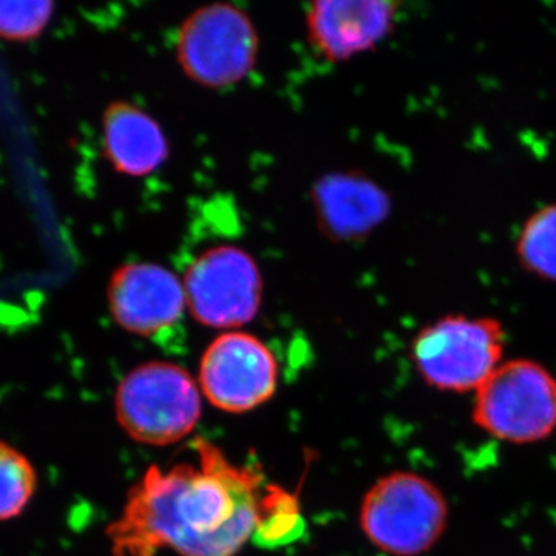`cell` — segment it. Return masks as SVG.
<instances>
[{
	"instance_id": "4fadbf2b",
	"label": "cell",
	"mask_w": 556,
	"mask_h": 556,
	"mask_svg": "<svg viewBox=\"0 0 556 556\" xmlns=\"http://www.w3.org/2000/svg\"><path fill=\"white\" fill-rule=\"evenodd\" d=\"M35 464L16 445L0 439V522L24 515L38 490Z\"/></svg>"
},
{
	"instance_id": "5bb4252c",
	"label": "cell",
	"mask_w": 556,
	"mask_h": 556,
	"mask_svg": "<svg viewBox=\"0 0 556 556\" xmlns=\"http://www.w3.org/2000/svg\"><path fill=\"white\" fill-rule=\"evenodd\" d=\"M519 265L541 280L556 281V203L526 219L517 241Z\"/></svg>"
},
{
	"instance_id": "9a60e30c",
	"label": "cell",
	"mask_w": 556,
	"mask_h": 556,
	"mask_svg": "<svg viewBox=\"0 0 556 556\" xmlns=\"http://www.w3.org/2000/svg\"><path fill=\"white\" fill-rule=\"evenodd\" d=\"M54 16L49 0H0V39L28 42L47 30Z\"/></svg>"
},
{
	"instance_id": "7a4b0ae2",
	"label": "cell",
	"mask_w": 556,
	"mask_h": 556,
	"mask_svg": "<svg viewBox=\"0 0 556 556\" xmlns=\"http://www.w3.org/2000/svg\"><path fill=\"white\" fill-rule=\"evenodd\" d=\"M448 521L444 490L412 470H394L379 478L358 510L362 533L390 556L427 555L441 543Z\"/></svg>"
},
{
	"instance_id": "5b68a950",
	"label": "cell",
	"mask_w": 556,
	"mask_h": 556,
	"mask_svg": "<svg viewBox=\"0 0 556 556\" xmlns=\"http://www.w3.org/2000/svg\"><path fill=\"white\" fill-rule=\"evenodd\" d=\"M115 415L134 441L166 447L195 430L201 394L185 368L169 362H148L121 380Z\"/></svg>"
},
{
	"instance_id": "7c38bea8",
	"label": "cell",
	"mask_w": 556,
	"mask_h": 556,
	"mask_svg": "<svg viewBox=\"0 0 556 556\" xmlns=\"http://www.w3.org/2000/svg\"><path fill=\"white\" fill-rule=\"evenodd\" d=\"M102 150L115 172L134 178L152 175L170 155L159 121L129 101L110 102L102 113Z\"/></svg>"
},
{
	"instance_id": "277c9868",
	"label": "cell",
	"mask_w": 556,
	"mask_h": 556,
	"mask_svg": "<svg viewBox=\"0 0 556 556\" xmlns=\"http://www.w3.org/2000/svg\"><path fill=\"white\" fill-rule=\"evenodd\" d=\"M471 422L518 447L547 441L556 433V376L535 358L504 361L473 394Z\"/></svg>"
},
{
	"instance_id": "30bf717a",
	"label": "cell",
	"mask_w": 556,
	"mask_h": 556,
	"mask_svg": "<svg viewBox=\"0 0 556 556\" xmlns=\"http://www.w3.org/2000/svg\"><path fill=\"white\" fill-rule=\"evenodd\" d=\"M397 3L380 0H320L305 13L311 47L331 62L376 49L396 24Z\"/></svg>"
},
{
	"instance_id": "6da1fadb",
	"label": "cell",
	"mask_w": 556,
	"mask_h": 556,
	"mask_svg": "<svg viewBox=\"0 0 556 556\" xmlns=\"http://www.w3.org/2000/svg\"><path fill=\"white\" fill-rule=\"evenodd\" d=\"M197 463L150 467L105 530L113 556H236L257 535L274 485L203 438Z\"/></svg>"
},
{
	"instance_id": "8fae6325",
	"label": "cell",
	"mask_w": 556,
	"mask_h": 556,
	"mask_svg": "<svg viewBox=\"0 0 556 556\" xmlns=\"http://www.w3.org/2000/svg\"><path fill=\"white\" fill-rule=\"evenodd\" d=\"M311 199L321 232L334 241L368 237L391 212L386 190L358 172L325 175L314 185Z\"/></svg>"
},
{
	"instance_id": "ba28073f",
	"label": "cell",
	"mask_w": 556,
	"mask_h": 556,
	"mask_svg": "<svg viewBox=\"0 0 556 556\" xmlns=\"http://www.w3.org/2000/svg\"><path fill=\"white\" fill-rule=\"evenodd\" d=\"M273 351L255 336L229 331L212 340L200 362L201 393L222 412L248 413L277 390Z\"/></svg>"
},
{
	"instance_id": "9c48e42d",
	"label": "cell",
	"mask_w": 556,
	"mask_h": 556,
	"mask_svg": "<svg viewBox=\"0 0 556 556\" xmlns=\"http://www.w3.org/2000/svg\"><path fill=\"white\" fill-rule=\"evenodd\" d=\"M110 314L124 331L161 338L182 318L185 285L159 263L134 262L113 270L108 285Z\"/></svg>"
},
{
	"instance_id": "52a82bcc",
	"label": "cell",
	"mask_w": 556,
	"mask_h": 556,
	"mask_svg": "<svg viewBox=\"0 0 556 556\" xmlns=\"http://www.w3.org/2000/svg\"><path fill=\"white\" fill-rule=\"evenodd\" d=\"M189 313L207 328H240L257 317L263 299L258 263L233 244L207 248L185 274Z\"/></svg>"
},
{
	"instance_id": "3957f363",
	"label": "cell",
	"mask_w": 556,
	"mask_h": 556,
	"mask_svg": "<svg viewBox=\"0 0 556 556\" xmlns=\"http://www.w3.org/2000/svg\"><path fill=\"white\" fill-rule=\"evenodd\" d=\"M504 351L506 329L497 318L450 314L419 329L412 361L431 390L475 394L506 361Z\"/></svg>"
},
{
	"instance_id": "8992f818",
	"label": "cell",
	"mask_w": 556,
	"mask_h": 556,
	"mask_svg": "<svg viewBox=\"0 0 556 556\" xmlns=\"http://www.w3.org/2000/svg\"><path fill=\"white\" fill-rule=\"evenodd\" d=\"M258 33L251 17L230 3L201 7L179 27L175 56L181 72L204 89L236 86L254 70Z\"/></svg>"
}]
</instances>
